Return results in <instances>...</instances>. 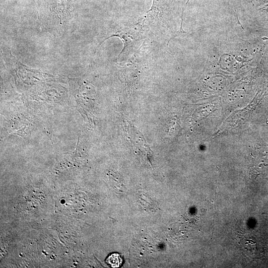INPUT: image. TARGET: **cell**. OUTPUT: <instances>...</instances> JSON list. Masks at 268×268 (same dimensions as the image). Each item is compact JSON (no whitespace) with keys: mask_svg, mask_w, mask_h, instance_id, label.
Returning <instances> with one entry per match:
<instances>
[{"mask_svg":"<svg viewBox=\"0 0 268 268\" xmlns=\"http://www.w3.org/2000/svg\"><path fill=\"white\" fill-rule=\"evenodd\" d=\"M141 19L138 22L128 23L117 30L103 40L113 37H119L123 43V48L118 57L121 55H127L129 52L137 48L145 37L144 30Z\"/></svg>","mask_w":268,"mask_h":268,"instance_id":"cell-1","label":"cell"},{"mask_svg":"<svg viewBox=\"0 0 268 268\" xmlns=\"http://www.w3.org/2000/svg\"><path fill=\"white\" fill-rule=\"evenodd\" d=\"M173 0H153L151 8L145 13V16L155 20L162 21L169 11Z\"/></svg>","mask_w":268,"mask_h":268,"instance_id":"cell-2","label":"cell"},{"mask_svg":"<svg viewBox=\"0 0 268 268\" xmlns=\"http://www.w3.org/2000/svg\"><path fill=\"white\" fill-rule=\"evenodd\" d=\"M106 262L112 267H118L122 263V259L118 254H113L109 256Z\"/></svg>","mask_w":268,"mask_h":268,"instance_id":"cell-3","label":"cell"},{"mask_svg":"<svg viewBox=\"0 0 268 268\" xmlns=\"http://www.w3.org/2000/svg\"><path fill=\"white\" fill-rule=\"evenodd\" d=\"M190 0H188L186 2V4H185L183 8V10H182V15H183L184 14V10H185V8L186 7L187 4L188 3V2H189Z\"/></svg>","mask_w":268,"mask_h":268,"instance_id":"cell-4","label":"cell"}]
</instances>
